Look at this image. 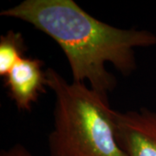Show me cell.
Wrapping results in <instances>:
<instances>
[{
    "mask_svg": "<svg viewBox=\"0 0 156 156\" xmlns=\"http://www.w3.org/2000/svg\"><path fill=\"white\" fill-rule=\"evenodd\" d=\"M0 15L28 23L48 35L67 57L73 82H88L106 96L116 86L107 63L128 76L136 69L135 50L156 45L153 32L101 22L74 0H24Z\"/></svg>",
    "mask_w": 156,
    "mask_h": 156,
    "instance_id": "6da1fadb",
    "label": "cell"
},
{
    "mask_svg": "<svg viewBox=\"0 0 156 156\" xmlns=\"http://www.w3.org/2000/svg\"><path fill=\"white\" fill-rule=\"evenodd\" d=\"M47 87L56 96L50 156H127L116 137L115 110L108 96L82 83H69L52 68Z\"/></svg>",
    "mask_w": 156,
    "mask_h": 156,
    "instance_id": "7a4b0ae2",
    "label": "cell"
},
{
    "mask_svg": "<svg viewBox=\"0 0 156 156\" xmlns=\"http://www.w3.org/2000/svg\"><path fill=\"white\" fill-rule=\"evenodd\" d=\"M118 143L127 156H156V112L115 111Z\"/></svg>",
    "mask_w": 156,
    "mask_h": 156,
    "instance_id": "3957f363",
    "label": "cell"
},
{
    "mask_svg": "<svg viewBox=\"0 0 156 156\" xmlns=\"http://www.w3.org/2000/svg\"><path fill=\"white\" fill-rule=\"evenodd\" d=\"M43 62L38 58L23 57L6 74L5 87L17 108L30 111L40 95L46 92V72Z\"/></svg>",
    "mask_w": 156,
    "mask_h": 156,
    "instance_id": "277c9868",
    "label": "cell"
},
{
    "mask_svg": "<svg viewBox=\"0 0 156 156\" xmlns=\"http://www.w3.org/2000/svg\"><path fill=\"white\" fill-rule=\"evenodd\" d=\"M25 43L18 31L8 30L0 37V76L5 77L12 67L25 57Z\"/></svg>",
    "mask_w": 156,
    "mask_h": 156,
    "instance_id": "5b68a950",
    "label": "cell"
},
{
    "mask_svg": "<svg viewBox=\"0 0 156 156\" xmlns=\"http://www.w3.org/2000/svg\"><path fill=\"white\" fill-rule=\"evenodd\" d=\"M0 156H33L21 144H16L7 150H3Z\"/></svg>",
    "mask_w": 156,
    "mask_h": 156,
    "instance_id": "8992f818",
    "label": "cell"
}]
</instances>
